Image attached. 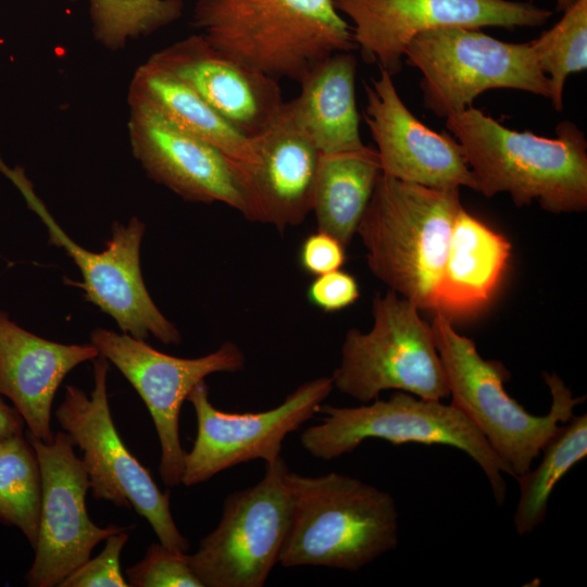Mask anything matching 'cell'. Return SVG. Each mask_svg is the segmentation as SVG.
<instances>
[{"instance_id": "7a4b0ae2", "label": "cell", "mask_w": 587, "mask_h": 587, "mask_svg": "<svg viewBox=\"0 0 587 587\" xmlns=\"http://www.w3.org/2000/svg\"><path fill=\"white\" fill-rule=\"evenodd\" d=\"M192 25L218 51L300 83L336 52L357 49L333 0H197Z\"/></svg>"}, {"instance_id": "ffe728a7", "label": "cell", "mask_w": 587, "mask_h": 587, "mask_svg": "<svg viewBox=\"0 0 587 587\" xmlns=\"http://www.w3.org/2000/svg\"><path fill=\"white\" fill-rule=\"evenodd\" d=\"M99 355L91 344L65 345L37 336L0 310V396L7 397L42 441L53 439L51 409L65 376Z\"/></svg>"}, {"instance_id": "9c48e42d", "label": "cell", "mask_w": 587, "mask_h": 587, "mask_svg": "<svg viewBox=\"0 0 587 587\" xmlns=\"http://www.w3.org/2000/svg\"><path fill=\"white\" fill-rule=\"evenodd\" d=\"M109 361L93 360V389L88 396L68 385L57 420L83 452L89 488L96 500L134 510L150 524L159 541L187 553L190 545L172 516L170 492H162L147 467L126 448L113 423L108 399Z\"/></svg>"}, {"instance_id": "3957f363", "label": "cell", "mask_w": 587, "mask_h": 587, "mask_svg": "<svg viewBox=\"0 0 587 587\" xmlns=\"http://www.w3.org/2000/svg\"><path fill=\"white\" fill-rule=\"evenodd\" d=\"M290 521L278 564L357 572L398 546L394 497L359 478L288 471Z\"/></svg>"}, {"instance_id": "f1b7e54d", "label": "cell", "mask_w": 587, "mask_h": 587, "mask_svg": "<svg viewBox=\"0 0 587 587\" xmlns=\"http://www.w3.org/2000/svg\"><path fill=\"white\" fill-rule=\"evenodd\" d=\"M187 554L161 542L151 544L142 560L126 570L129 586L203 587Z\"/></svg>"}, {"instance_id": "603a6c76", "label": "cell", "mask_w": 587, "mask_h": 587, "mask_svg": "<svg viewBox=\"0 0 587 587\" xmlns=\"http://www.w3.org/2000/svg\"><path fill=\"white\" fill-rule=\"evenodd\" d=\"M376 150L322 153L312 211L317 230L347 247L363 216L380 174Z\"/></svg>"}, {"instance_id": "484cf974", "label": "cell", "mask_w": 587, "mask_h": 587, "mask_svg": "<svg viewBox=\"0 0 587 587\" xmlns=\"http://www.w3.org/2000/svg\"><path fill=\"white\" fill-rule=\"evenodd\" d=\"M41 472L22 433L0 440V523L17 527L35 549L41 511Z\"/></svg>"}, {"instance_id": "ba28073f", "label": "cell", "mask_w": 587, "mask_h": 587, "mask_svg": "<svg viewBox=\"0 0 587 587\" xmlns=\"http://www.w3.org/2000/svg\"><path fill=\"white\" fill-rule=\"evenodd\" d=\"M417 68L426 110L438 117L473 105L480 93L516 89L550 98V83L528 42L501 41L480 28L441 27L416 35L404 51Z\"/></svg>"}, {"instance_id": "7c38bea8", "label": "cell", "mask_w": 587, "mask_h": 587, "mask_svg": "<svg viewBox=\"0 0 587 587\" xmlns=\"http://www.w3.org/2000/svg\"><path fill=\"white\" fill-rule=\"evenodd\" d=\"M90 344L123 374L138 392L160 441L159 474L166 487L182 484L185 450L179 439V414L189 392L215 373H236L245 355L233 341L192 359L158 351L145 340L105 328L91 332Z\"/></svg>"}, {"instance_id": "5bb4252c", "label": "cell", "mask_w": 587, "mask_h": 587, "mask_svg": "<svg viewBox=\"0 0 587 587\" xmlns=\"http://www.w3.org/2000/svg\"><path fill=\"white\" fill-rule=\"evenodd\" d=\"M352 22V36L362 59L391 76L402 68L410 41L441 27H537L550 10L510 0H333Z\"/></svg>"}, {"instance_id": "5b68a950", "label": "cell", "mask_w": 587, "mask_h": 587, "mask_svg": "<svg viewBox=\"0 0 587 587\" xmlns=\"http://www.w3.org/2000/svg\"><path fill=\"white\" fill-rule=\"evenodd\" d=\"M430 326L450 403L485 437L512 476L523 475L585 397H574L558 374L544 373L551 407L546 415L530 414L508 395L504 384L510 374L501 362L484 359L444 313L436 311Z\"/></svg>"}, {"instance_id": "8992f818", "label": "cell", "mask_w": 587, "mask_h": 587, "mask_svg": "<svg viewBox=\"0 0 587 587\" xmlns=\"http://www.w3.org/2000/svg\"><path fill=\"white\" fill-rule=\"evenodd\" d=\"M319 413L324 414L322 421L300 436L302 448L316 459L330 461L351 453L370 438L392 445L449 446L465 452L479 465L498 505L505 500L502 473L512 476L510 469L452 403L395 390L387 400L376 399L361 407L322 404Z\"/></svg>"}, {"instance_id": "cb8c5ba5", "label": "cell", "mask_w": 587, "mask_h": 587, "mask_svg": "<svg viewBox=\"0 0 587 587\" xmlns=\"http://www.w3.org/2000/svg\"><path fill=\"white\" fill-rule=\"evenodd\" d=\"M130 92L153 104L176 125L216 147L241 167L250 162L251 138L229 124L189 85L152 61L137 70Z\"/></svg>"}, {"instance_id": "44dd1931", "label": "cell", "mask_w": 587, "mask_h": 587, "mask_svg": "<svg viewBox=\"0 0 587 587\" xmlns=\"http://www.w3.org/2000/svg\"><path fill=\"white\" fill-rule=\"evenodd\" d=\"M357 58L336 52L314 66L299 83L297 97L284 110L322 153L365 148L360 136L355 99Z\"/></svg>"}, {"instance_id": "e0dca14e", "label": "cell", "mask_w": 587, "mask_h": 587, "mask_svg": "<svg viewBox=\"0 0 587 587\" xmlns=\"http://www.w3.org/2000/svg\"><path fill=\"white\" fill-rule=\"evenodd\" d=\"M364 120L377 147L383 174L436 189L477 190L462 146L415 117L399 96L392 76L379 68L365 84Z\"/></svg>"}, {"instance_id": "4dcf8cb0", "label": "cell", "mask_w": 587, "mask_h": 587, "mask_svg": "<svg viewBox=\"0 0 587 587\" xmlns=\"http://www.w3.org/2000/svg\"><path fill=\"white\" fill-rule=\"evenodd\" d=\"M360 296L355 278L337 270L315 276L307 290L308 300L324 312H337L353 304Z\"/></svg>"}, {"instance_id": "d4e9b609", "label": "cell", "mask_w": 587, "mask_h": 587, "mask_svg": "<svg viewBox=\"0 0 587 587\" xmlns=\"http://www.w3.org/2000/svg\"><path fill=\"white\" fill-rule=\"evenodd\" d=\"M541 452L539 465L516 477L520 497L513 524L521 536L544 523L553 489L573 466L586 458L587 415H573L562 424Z\"/></svg>"}, {"instance_id": "277c9868", "label": "cell", "mask_w": 587, "mask_h": 587, "mask_svg": "<svg viewBox=\"0 0 587 587\" xmlns=\"http://www.w3.org/2000/svg\"><path fill=\"white\" fill-rule=\"evenodd\" d=\"M460 189H436L380 172L358 225L371 272L419 310H435V295Z\"/></svg>"}, {"instance_id": "6da1fadb", "label": "cell", "mask_w": 587, "mask_h": 587, "mask_svg": "<svg viewBox=\"0 0 587 587\" xmlns=\"http://www.w3.org/2000/svg\"><path fill=\"white\" fill-rule=\"evenodd\" d=\"M446 127L485 197L508 192L517 207L538 201L554 214L587 209V140L574 123H559L548 138L510 129L471 105L448 116Z\"/></svg>"}, {"instance_id": "52a82bcc", "label": "cell", "mask_w": 587, "mask_h": 587, "mask_svg": "<svg viewBox=\"0 0 587 587\" xmlns=\"http://www.w3.org/2000/svg\"><path fill=\"white\" fill-rule=\"evenodd\" d=\"M372 314L369 332H347L340 364L330 376L334 387L364 403L390 389L428 400L448 398L432 326L417 307L389 290L375 295Z\"/></svg>"}, {"instance_id": "8fae6325", "label": "cell", "mask_w": 587, "mask_h": 587, "mask_svg": "<svg viewBox=\"0 0 587 587\" xmlns=\"http://www.w3.org/2000/svg\"><path fill=\"white\" fill-rule=\"evenodd\" d=\"M288 466L279 457L251 487L228 495L217 526L188 561L203 587H262L278 564L290 521Z\"/></svg>"}, {"instance_id": "7402d4cb", "label": "cell", "mask_w": 587, "mask_h": 587, "mask_svg": "<svg viewBox=\"0 0 587 587\" xmlns=\"http://www.w3.org/2000/svg\"><path fill=\"white\" fill-rule=\"evenodd\" d=\"M511 245L483 222L459 211L435 295V311L470 314L494 295L507 268Z\"/></svg>"}, {"instance_id": "4316f807", "label": "cell", "mask_w": 587, "mask_h": 587, "mask_svg": "<svg viewBox=\"0 0 587 587\" xmlns=\"http://www.w3.org/2000/svg\"><path fill=\"white\" fill-rule=\"evenodd\" d=\"M563 16L538 38L529 41L538 66L550 83L555 111L563 109L567 77L587 68V0H575Z\"/></svg>"}, {"instance_id": "9a60e30c", "label": "cell", "mask_w": 587, "mask_h": 587, "mask_svg": "<svg viewBox=\"0 0 587 587\" xmlns=\"http://www.w3.org/2000/svg\"><path fill=\"white\" fill-rule=\"evenodd\" d=\"M129 134L135 158L147 174L185 200L224 203L258 222L241 166L210 142L132 93Z\"/></svg>"}, {"instance_id": "d6a6232c", "label": "cell", "mask_w": 587, "mask_h": 587, "mask_svg": "<svg viewBox=\"0 0 587 587\" xmlns=\"http://www.w3.org/2000/svg\"><path fill=\"white\" fill-rule=\"evenodd\" d=\"M24 420L14 407L9 405L0 397V440L22 433Z\"/></svg>"}, {"instance_id": "ac0fdd59", "label": "cell", "mask_w": 587, "mask_h": 587, "mask_svg": "<svg viewBox=\"0 0 587 587\" xmlns=\"http://www.w3.org/2000/svg\"><path fill=\"white\" fill-rule=\"evenodd\" d=\"M150 61L189 85L208 104L249 138L277 117L285 101L278 80L192 35Z\"/></svg>"}, {"instance_id": "836d02e7", "label": "cell", "mask_w": 587, "mask_h": 587, "mask_svg": "<svg viewBox=\"0 0 587 587\" xmlns=\"http://www.w3.org/2000/svg\"><path fill=\"white\" fill-rule=\"evenodd\" d=\"M559 11L566 10L575 0H554Z\"/></svg>"}, {"instance_id": "2e32d148", "label": "cell", "mask_w": 587, "mask_h": 587, "mask_svg": "<svg viewBox=\"0 0 587 587\" xmlns=\"http://www.w3.org/2000/svg\"><path fill=\"white\" fill-rule=\"evenodd\" d=\"M41 472V511L34 562L26 574L30 587L60 586L85 563L92 549L126 527H100L89 517L86 494L89 478L83 461L65 432L50 442L27 433Z\"/></svg>"}, {"instance_id": "30bf717a", "label": "cell", "mask_w": 587, "mask_h": 587, "mask_svg": "<svg viewBox=\"0 0 587 587\" xmlns=\"http://www.w3.org/2000/svg\"><path fill=\"white\" fill-rule=\"evenodd\" d=\"M0 171L42 221L49 243L63 249L76 264L83 279L78 285L88 302L110 315L124 334L141 340L152 336L165 345L180 344L179 330L155 305L143 282L140 247L146 226L138 217L126 224L115 222L102 251L87 250L53 218L23 168H11L0 158Z\"/></svg>"}, {"instance_id": "f546056e", "label": "cell", "mask_w": 587, "mask_h": 587, "mask_svg": "<svg viewBox=\"0 0 587 587\" xmlns=\"http://www.w3.org/2000/svg\"><path fill=\"white\" fill-rule=\"evenodd\" d=\"M127 530L110 535L103 550L74 570L59 587H128L120 565L122 549L129 537Z\"/></svg>"}, {"instance_id": "d6986e66", "label": "cell", "mask_w": 587, "mask_h": 587, "mask_svg": "<svg viewBox=\"0 0 587 587\" xmlns=\"http://www.w3.org/2000/svg\"><path fill=\"white\" fill-rule=\"evenodd\" d=\"M252 158L242 167L258 222L279 232L298 226L312 211L322 152L284 110L251 138Z\"/></svg>"}, {"instance_id": "4fadbf2b", "label": "cell", "mask_w": 587, "mask_h": 587, "mask_svg": "<svg viewBox=\"0 0 587 587\" xmlns=\"http://www.w3.org/2000/svg\"><path fill=\"white\" fill-rule=\"evenodd\" d=\"M333 389L332 377H319L298 386L275 408L232 413L215 408L208 385L199 383L187 397L196 413L197 436L184 455L182 484H201L254 460L274 462L282 457L285 438L319 413Z\"/></svg>"}, {"instance_id": "1f68e13d", "label": "cell", "mask_w": 587, "mask_h": 587, "mask_svg": "<svg viewBox=\"0 0 587 587\" xmlns=\"http://www.w3.org/2000/svg\"><path fill=\"white\" fill-rule=\"evenodd\" d=\"M346 247L334 236L317 230L301 243L299 262L309 274L317 276L340 270L346 262Z\"/></svg>"}, {"instance_id": "83f0119b", "label": "cell", "mask_w": 587, "mask_h": 587, "mask_svg": "<svg viewBox=\"0 0 587 587\" xmlns=\"http://www.w3.org/2000/svg\"><path fill=\"white\" fill-rule=\"evenodd\" d=\"M183 8V0H90V16L96 38L118 49L128 39L175 22Z\"/></svg>"}]
</instances>
